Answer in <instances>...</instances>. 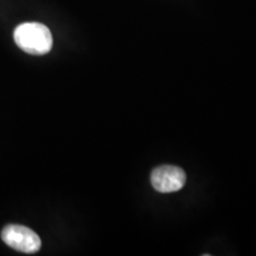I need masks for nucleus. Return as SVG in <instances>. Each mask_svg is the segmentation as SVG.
<instances>
[{
    "instance_id": "f03ea898",
    "label": "nucleus",
    "mask_w": 256,
    "mask_h": 256,
    "mask_svg": "<svg viewBox=\"0 0 256 256\" xmlns=\"http://www.w3.org/2000/svg\"><path fill=\"white\" fill-rule=\"evenodd\" d=\"M2 238L14 250L34 254L42 247L40 236L34 230L20 224H8L2 232Z\"/></svg>"
},
{
    "instance_id": "7ed1b4c3",
    "label": "nucleus",
    "mask_w": 256,
    "mask_h": 256,
    "mask_svg": "<svg viewBox=\"0 0 256 256\" xmlns=\"http://www.w3.org/2000/svg\"><path fill=\"white\" fill-rule=\"evenodd\" d=\"M186 183V174L178 166L162 165L151 174V184L160 194H172L182 190Z\"/></svg>"
},
{
    "instance_id": "f257e3e1",
    "label": "nucleus",
    "mask_w": 256,
    "mask_h": 256,
    "mask_svg": "<svg viewBox=\"0 0 256 256\" xmlns=\"http://www.w3.org/2000/svg\"><path fill=\"white\" fill-rule=\"evenodd\" d=\"M16 44L30 55H46L52 48V34L46 25L24 23L14 30Z\"/></svg>"
}]
</instances>
